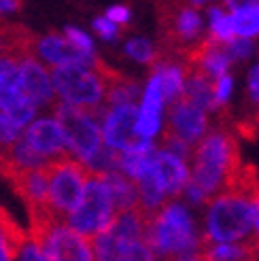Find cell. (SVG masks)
<instances>
[{"mask_svg":"<svg viewBox=\"0 0 259 261\" xmlns=\"http://www.w3.org/2000/svg\"><path fill=\"white\" fill-rule=\"evenodd\" d=\"M240 166L236 136L225 125H217L193 145L189 180L180 195H185L191 204H206L227 187Z\"/></svg>","mask_w":259,"mask_h":261,"instance_id":"1","label":"cell"},{"mask_svg":"<svg viewBox=\"0 0 259 261\" xmlns=\"http://www.w3.org/2000/svg\"><path fill=\"white\" fill-rule=\"evenodd\" d=\"M259 215V193L225 189L206 202L202 244L242 242L253 233Z\"/></svg>","mask_w":259,"mask_h":261,"instance_id":"2","label":"cell"},{"mask_svg":"<svg viewBox=\"0 0 259 261\" xmlns=\"http://www.w3.org/2000/svg\"><path fill=\"white\" fill-rule=\"evenodd\" d=\"M147 244L158 259H176L200 253L202 236L189 208L176 200L162 204L147 221Z\"/></svg>","mask_w":259,"mask_h":261,"instance_id":"3","label":"cell"},{"mask_svg":"<svg viewBox=\"0 0 259 261\" xmlns=\"http://www.w3.org/2000/svg\"><path fill=\"white\" fill-rule=\"evenodd\" d=\"M113 68H109L100 58L94 66H58L51 70V85L60 102L79 111L105 115L107 107V85Z\"/></svg>","mask_w":259,"mask_h":261,"instance_id":"4","label":"cell"},{"mask_svg":"<svg viewBox=\"0 0 259 261\" xmlns=\"http://www.w3.org/2000/svg\"><path fill=\"white\" fill-rule=\"evenodd\" d=\"M54 119L58 121L64 138H66V147L74 160L89 166L98 153L105 149L100 132V119L102 115L79 111L74 107H68L60 100L54 104Z\"/></svg>","mask_w":259,"mask_h":261,"instance_id":"5","label":"cell"},{"mask_svg":"<svg viewBox=\"0 0 259 261\" xmlns=\"http://www.w3.org/2000/svg\"><path fill=\"white\" fill-rule=\"evenodd\" d=\"M89 174L92 172L87 170V166L72 155L54 160L47 166V206L56 219L66 221L76 208Z\"/></svg>","mask_w":259,"mask_h":261,"instance_id":"6","label":"cell"},{"mask_svg":"<svg viewBox=\"0 0 259 261\" xmlns=\"http://www.w3.org/2000/svg\"><path fill=\"white\" fill-rule=\"evenodd\" d=\"M115 215H117V211H115V204H113L105 176L92 172L79 204L66 217L64 223L70 229H74L76 233L92 240L94 236H98L100 231H105L113 223Z\"/></svg>","mask_w":259,"mask_h":261,"instance_id":"7","label":"cell"},{"mask_svg":"<svg viewBox=\"0 0 259 261\" xmlns=\"http://www.w3.org/2000/svg\"><path fill=\"white\" fill-rule=\"evenodd\" d=\"M30 240L45 261H94L92 240L70 229L64 221H43L30 225Z\"/></svg>","mask_w":259,"mask_h":261,"instance_id":"8","label":"cell"},{"mask_svg":"<svg viewBox=\"0 0 259 261\" xmlns=\"http://www.w3.org/2000/svg\"><path fill=\"white\" fill-rule=\"evenodd\" d=\"M136 104H119V107H109L100 119L102 142L115 153L132 151L149 140H142L136 134Z\"/></svg>","mask_w":259,"mask_h":261,"instance_id":"9","label":"cell"},{"mask_svg":"<svg viewBox=\"0 0 259 261\" xmlns=\"http://www.w3.org/2000/svg\"><path fill=\"white\" fill-rule=\"evenodd\" d=\"M94 261H158L145 238H127L107 227L92 238Z\"/></svg>","mask_w":259,"mask_h":261,"instance_id":"10","label":"cell"},{"mask_svg":"<svg viewBox=\"0 0 259 261\" xmlns=\"http://www.w3.org/2000/svg\"><path fill=\"white\" fill-rule=\"evenodd\" d=\"M209 125H211L209 113L196 107V104L187 102L185 98H180L174 104H170L168 125L164 129V134L183 140L185 145H189L193 149V145L209 132Z\"/></svg>","mask_w":259,"mask_h":261,"instance_id":"11","label":"cell"},{"mask_svg":"<svg viewBox=\"0 0 259 261\" xmlns=\"http://www.w3.org/2000/svg\"><path fill=\"white\" fill-rule=\"evenodd\" d=\"M34 58H41L45 64H49L51 68L58 66H72V64H79V66H94L98 56H85L81 54L76 47L70 45V41L64 34L51 32L43 38H36L34 45Z\"/></svg>","mask_w":259,"mask_h":261,"instance_id":"12","label":"cell"},{"mask_svg":"<svg viewBox=\"0 0 259 261\" xmlns=\"http://www.w3.org/2000/svg\"><path fill=\"white\" fill-rule=\"evenodd\" d=\"M21 136L38 155H43L49 162L60 160V158H68L70 155V151L66 147V138H64L56 119H49V117L36 119L25 127V132Z\"/></svg>","mask_w":259,"mask_h":261,"instance_id":"13","label":"cell"},{"mask_svg":"<svg viewBox=\"0 0 259 261\" xmlns=\"http://www.w3.org/2000/svg\"><path fill=\"white\" fill-rule=\"evenodd\" d=\"M17 70H19L21 91H23V96L34 104V109L47 107V104L54 107L56 91H54V85H51V76L43 64L34 56H30V58H23L17 64Z\"/></svg>","mask_w":259,"mask_h":261,"instance_id":"14","label":"cell"},{"mask_svg":"<svg viewBox=\"0 0 259 261\" xmlns=\"http://www.w3.org/2000/svg\"><path fill=\"white\" fill-rule=\"evenodd\" d=\"M151 174L158 180V185L166 193L168 200H172L174 195H180L189 180V166L185 160L176 158V155L168 153L164 149H155L153 160H151Z\"/></svg>","mask_w":259,"mask_h":261,"instance_id":"15","label":"cell"},{"mask_svg":"<svg viewBox=\"0 0 259 261\" xmlns=\"http://www.w3.org/2000/svg\"><path fill=\"white\" fill-rule=\"evenodd\" d=\"M36 38L28 28L17 23H0V60L21 62L34 56Z\"/></svg>","mask_w":259,"mask_h":261,"instance_id":"16","label":"cell"},{"mask_svg":"<svg viewBox=\"0 0 259 261\" xmlns=\"http://www.w3.org/2000/svg\"><path fill=\"white\" fill-rule=\"evenodd\" d=\"M105 176L109 191H111V198L115 204V211L123 213L130 211V208L138 206V189H136V182L130 180L125 174H121L119 170H111V172H100Z\"/></svg>","mask_w":259,"mask_h":261,"instance_id":"17","label":"cell"},{"mask_svg":"<svg viewBox=\"0 0 259 261\" xmlns=\"http://www.w3.org/2000/svg\"><path fill=\"white\" fill-rule=\"evenodd\" d=\"M25 240H28L25 231L15 223V219L0 206V244H3V251H5L9 261H13L17 257V253Z\"/></svg>","mask_w":259,"mask_h":261,"instance_id":"18","label":"cell"},{"mask_svg":"<svg viewBox=\"0 0 259 261\" xmlns=\"http://www.w3.org/2000/svg\"><path fill=\"white\" fill-rule=\"evenodd\" d=\"M231 17V30H234V38H247L253 41L259 36V5H251L238 11L229 13Z\"/></svg>","mask_w":259,"mask_h":261,"instance_id":"19","label":"cell"},{"mask_svg":"<svg viewBox=\"0 0 259 261\" xmlns=\"http://www.w3.org/2000/svg\"><path fill=\"white\" fill-rule=\"evenodd\" d=\"M249 98L255 107V113L251 117H247L244 121L238 123V129L242 136L247 138H255L259 134V62L253 66V70L249 72Z\"/></svg>","mask_w":259,"mask_h":261,"instance_id":"20","label":"cell"},{"mask_svg":"<svg viewBox=\"0 0 259 261\" xmlns=\"http://www.w3.org/2000/svg\"><path fill=\"white\" fill-rule=\"evenodd\" d=\"M209 19H211V28H209V38L219 45H225L234 38V30H231V17L229 11L223 7H211L209 9Z\"/></svg>","mask_w":259,"mask_h":261,"instance_id":"21","label":"cell"},{"mask_svg":"<svg viewBox=\"0 0 259 261\" xmlns=\"http://www.w3.org/2000/svg\"><path fill=\"white\" fill-rule=\"evenodd\" d=\"M125 54L140 62V64H155V60H158V49H155L147 38H130V41L125 43Z\"/></svg>","mask_w":259,"mask_h":261,"instance_id":"22","label":"cell"},{"mask_svg":"<svg viewBox=\"0 0 259 261\" xmlns=\"http://www.w3.org/2000/svg\"><path fill=\"white\" fill-rule=\"evenodd\" d=\"M231 87H234V79L231 74L225 72L221 76H217L213 81V102H215V111H223L227 107V100L231 96Z\"/></svg>","mask_w":259,"mask_h":261,"instance_id":"23","label":"cell"},{"mask_svg":"<svg viewBox=\"0 0 259 261\" xmlns=\"http://www.w3.org/2000/svg\"><path fill=\"white\" fill-rule=\"evenodd\" d=\"M21 134H23V129L13 121L7 113L0 111V151L11 147Z\"/></svg>","mask_w":259,"mask_h":261,"instance_id":"24","label":"cell"},{"mask_svg":"<svg viewBox=\"0 0 259 261\" xmlns=\"http://www.w3.org/2000/svg\"><path fill=\"white\" fill-rule=\"evenodd\" d=\"M64 36H66L68 41H70V45L79 49L81 54H85V56H96L92 38H89V36H87L83 30H79V28H72V25H68V28L64 30Z\"/></svg>","mask_w":259,"mask_h":261,"instance_id":"25","label":"cell"},{"mask_svg":"<svg viewBox=\"0 0 259 261\" xmlns=\"http://www.w3.org/2000/svg\"><path fill=\"white\" fill-rule=\"evenodd\" d=\"M255 49V43L253 41H247V38H231L229 43H225V51L231 62L236 60H247Z\"/></svg>","mask_w":259,"mask_h":261,"instance_id":"26","label":"cell"},{"mask_svg":"<svg viewBox=\"0 0 259 261\" xmlns=\"http://www.w3.org/2000/svg\"><path fill=\"white\" fill-rule=\"evenodd\" d=\"M94 30L100 38H105V41H113V38L119 36V25H115L113 21H109L107 17H98L94 19Z\"/></svg>","mask_w":259,"mask_h":261,"instance_id":"27","label":"cell"},{"mask_svg":"<svg viewBox=\"0 0 259 261\" xmlns=\"http://www.w3.org/2000/svg\"><path fill=\"white\" fill-rule=\"evenodd\" d=\"M13 261H45V257H43L41 249L34 244V240H30V236H28V240L23 242V246L19 249L17 257Z\"/></svg>","mask_w":259,"mask_h":261,"instance_id":"28","label":"cell"},{"mask_svg":"<svg viewBox=\"0 0 259 261\" xmlns=\"http://www.w3.org/2000/svg\"><path fill=\"white\" fill-rule=\"evenodd\" d=\"M109 21H113L115 25H127L130 23V19H132V13H130V9L127 7H123V5H115V7H111L109 11H107V15H105Z\"/></svg>","mask_w":259,"mask_h":261,"instance_id":"29","label":"cell"},{"mask_svg":"<svg viewBox=\"0 0 259 261\" xmlns=\"http://www.w3.org/2000/svg\"><path fill=\"white\" fill-rule=\"evenodd\" d=\"M21 0H0V17L9 15V13H17L21 11Z\"/></svg>","mask_w":259,"mask_h":261,"instance_id":"30","label":"cell"},{"mask_svg":"<svg viewBox=\"0 0 259 261\" xmlns=\"http://www.w3.org/2000/svg\"><path fill=\"white\" fill-rule=\"evenodd\" d=\"M251 5H259V0H223V9L229 13L244 9V7H251Z\"/></svg>","mask_w":259,"mask_h":261,"instance_id":"31","label":"cell"},{"mask_svg":"<svg viewBox=\"0 0 259 261\" xmlns=\"http://www.w3.org/2000/svg\"><path fill=\"white\" fill-rule=\"evenodd\" d=\"M185 5H189V7H193V9H198V7H206V5H213L215 0H183Z\"/></svg>","mask_w":259,"mask_h":261,"instance_id":"32","label":"cell"},{"mask_svg":"<svg viewBox=\"0 0 259 261\" xmlns=\"http://www.w3.org/2000/svg\"><path fill=\"white\" fill-rule=\"evenodd\" d=\"M170 261H202L200 255H185V257H176V259H170Z\"/></svg>","mask_w":259,"mask_h":261,"instance_id":"33","label":"cell"}]
</instances>
